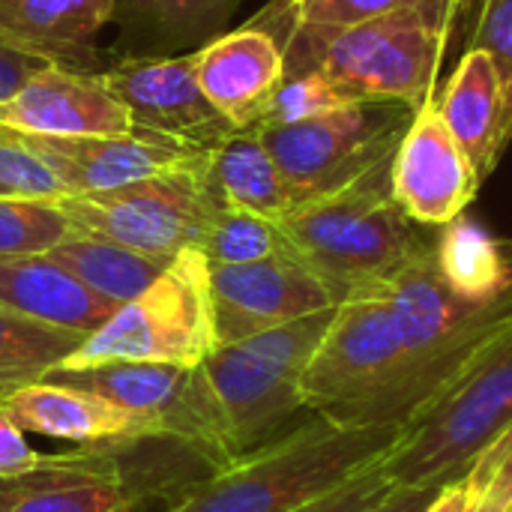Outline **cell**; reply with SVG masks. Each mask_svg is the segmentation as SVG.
I'll return each mask as SVG.
<instances>
[{"label":"cell","mask_w":512,"mask_h":512,"mask_svg":"<svg viewBox=\"0 0 512 512\" xmlns=\"http://www.w3.org/2000/svg\"><path fill=\"white\" fill-rule=\"evenodd\" d=\"M111 18L114 0H0V39L81 69Z\"/></svg>","instance_id":"21"},{"label":"cell","mask_w":512,"mask_h":512,"mask_svg":"<svg viewBox=\"0 0 512 512\" xmlns=\"http://www.w3.org/2000/svg\"><path fill=\"white\" fill-rule=\"evenodd\" d=\"M384 462H387V459H384ZM384 462H378V465L366 468V471H363V474H357L354 480L342 483L339 489H333V492H327V495L315 498L312 504H306V507H300V510H294V512H363V510H369L372 504H378V501H381V498H384V495H387V492L396 486Z\"/></svg>","instance_id":"34"},{"label":"cell","mask_w":512,"mask_h":512,"mask_svg":"<svg viewBox=\"0 0 512 512\" xmlns=\"http://www.w3.org/2000/svg\"><path fill=\"white\" fill-rule=\"evenodd\" d=\"M45 255L57 261L63 270H69L90 291L120 306L135 300L168 267L165 258H153L84 231H72L63 243H57Z\"/></svg>","instance_id":"26"},{"label":"cell","mask_w":512,"mask_h":512,"mask_svg":"<svg viewBox=\"0 0 512 512\" xmlns=\"http://www.w3.org/2000/svg\"><path fill=\"white\" fill-rule=\"evenodd\" d=\"M408 3L414 0H270L255 18H249V24L267 30L279 42L288 75L300 66V60L318 39L387 15Z\"/></svg>","instance_id":"24"},{"label":"cell","mask_w":512,"mask_h":512,"mask_svg":"<svg viewBox=\"0 0 512 512\" xmlns=\"http://www.w3.org/2000/svg\"><path fill=\"white\" fill-rule=\"evenodd\" d=\"M54 60L33 54L27 48H18L6 39H0V102L15 96L36 72L48 69Z\"/></svg>","instance_id":"36"},{"label":"cell","mask_w":512,"mask_h":512,"mask_svg":"<svg viewBox=\"0 0 512 512\" xmlns=\"http://www.w3.org/2000/svg\"><path fill=\"white\" fill-rule=\"evenodd\" d=\"M0 306L36 324L90 336L120 303L90 291L48 255L0 258Z\"/></svg>","instance_id":"17"},{"label":"cell","mask_w":512,"mask_h":512,"mask_svg":"<svg viewBox=\"0 0 512 512\" xmlns=\"http://www.w3.org/2000/svg\"><path fill=\"white\" fill-rule=\"evenodd\" d=\"M336 315V306L255 333L249 339L219 345L204 360V372L219 396L237 456H246L291 426L288 420L306 408L303 378Z\"/></svg>","instance_id":"5"},{"label":"cell","mask_w":512,"mask_h":512,"mask_svg":"<svg viewBox=\"0 0 512 512\" xmlns=\"http://www.w3.org/2000/svg\"><path fill=\"white\" fill-rule=\"evenodd\" d=\"M216 198L210 153H201L117 189L63 195L57 207L75 231L171 261L183 249L198 246Z\"/></svg>","instance_id":"8"},{"label":"cell","mask_w":512,"mask_h":512,"mask_svg":"<svg viewBox=\"0 0 512 512\" xmlns=\"http://www.w3.org/2000/svg\"><path fill=\"white\" fill-rule=\"evenodd\" d=\"M279 228L333 303L384 291L435 234L411 222L393 195V156L345 189L291 207Z\"/></svg>","instance_id":"1"},{"label":"cell","mask_w":512,"mask_h":512,"mask_svg":"<svg viewBox=\"0 0 512 512\" xmlns=\"http://www.w3.org/2000/svg\"><path fill=\"white\" fill-rule=\"evenodd\" d=\"M0 195L33 201H60L66 195L57 174L6 126H0Z\"/></svg>","instance_id":"31"},{"label":"cell","mask_w":512,"mask_h":512,"mask_svg":"<svg viewBox=\"0 0 512 512\" xmlns=\"http://www.w3.org/2000/svg\"><path fill=\"white\" fill-rule=\"evenodd\" d=\"M459 15L456 0H414L318 39L288 75L321 72L348 102H402L417 111L438 93L441 60Z\"/></svg>","instance_id":"3"},{"label":"cell","mask_w":512,"mask_h":512,"mask_svg":"<svg viewBox=\"0 0 512 512\" xmlns=\"http://www.w3.org/2000/svg\"><path fill=\"white\" fill-rule=\"evenodd\" d=\"M216 345L210 264L198 249H183L57 369H87L99 363L201 366Z\"/></svg>","instance_id":"6"},{"label":"cell","mask_w":512,"mask_h":512,"mask_svg":"<svg viewBox=\"0 0 512 512\" xmlns=\"http://www.w3.org/2000/svg\"><path fill=\"white\" fill-rule=\"evenodd\" d=\"M348 105L342 93L321 75V72H300V75H285L282 84L276 87L264 117L258 126H285V123H300L309 117H321L327 111H336Z\"/></svg>","instance_id":"30"},{"label":"cell","mask_w":512,"mask_h":512,"mask_svg":"<svg viewBox=\"0 0 512 512\" xmlns=\"http://www.w3.org/2000/svg\"><path fill=\"white\" fill-rule=\"evenodd\" d=\"M243 0H114L123 57L192 54L222 33Z\"/></svg>","instance_id":"20"},{"label":"cell","mask_w":512,"mask_h":512,"mask_svg":"<svg viewBox=\"0 0 512 512\" xmlns=\"http://www.w3.org/2000/svg\"><path fill=\"white\" fill-rule=\"evenodd\" d=\"M0 405L24 432L69 441L78 447L135 432H150L144 423H138L129 411L117 408L114 402L54 381H33L0 390Z\"/></svg>","instance_id":"18"},{"label":"cell","mask_w":512,"mask_h":512,"mask_svg":"<svg viewBox=\"0 0 512 512\" xmlns=\"http://www.w3.org/2000/svg\"><path fill=\"white\" fill-rule=\"evenodd\" d=\"M0 198H3V195H0Z\"/></svg>","instance_id":"41"},{"label":"cell","mask_w":512,"mask_h":512,"mask_svg":"<svg viewBox=\"0 0 512 512\" xmlns=\"http://www.w3.org/2000/svg\"><path fill=\"white\" fill-rule=\"evenodd\" d=\"M102 78L126 105L132 126L165 135L195 153H213L234 132L204 96L192 54L120 57Z\"/></svg>","instance_id":"11"},{"label":"cell","mask_w":512,"mask_h":512,"mask_svg":"<svg viewBox=\"0 0 512 512\" xmlns=\"http://www.w3.org/2000/svg\"><path fill=\"white\" fill-rule=\"evenodd\" d=\"M512 429V321L432 399L387 456L396 486L441 489Z\"/></svg>","instance_id":"4"},{"label":"cell","mask_w":512,"mask_h":512,"mask_svg":"<svg viewBox=\"0 0 512 512\" xmlns=\"http://www.w3.org/2000/svg\"><path fill=\"white\" fill-rule=\"evenodd\" d=\"M42 462H45V453H36L27 444L24 429L0 405V483L30 477L42 468Z\"/></svg>","instance_id":"35"},{"label":"cell","mask_w":512,"mask_h":512,"mask_svg":"<svg viewBox=\"0 0 512 512\" xmlns=\"http://www.w3.org/2000/svg\"><path fill=\"white\" fill-rule=\"evenodd\" d=\"M42 381L96 393L129 411L150 432L174 435L198 447L219 468L240 459L204 363H99L87 369H51Z\"/></svg>","instance_id":"10"},{"label":"cell","mask_w":512,"mask_h":512,"mask_svg":"<svg viewBox=\"0 0 512 512\" xmlns=\"http://www.w3.org/2000/svg\"><path fill=\"white\" fill-rule=\"evenodd\" d=\"M435 258L444 279L471 300H501L512 294V240L492 237L465 216L438 228Z\"/></svg>","instance_id":"25"},{"label":"cell","mask_w":512,"mask_h":512,"mask_svg":"<svg viewBox=\"0 0 512 512\" xmlns=\"http://www.w3.org/2000/svg\"><path fill=\"white\" fill-rule=\"evenodd\" d=\"M402 372L405 348L387 294L345 300L306 369V408L345 426H387Z\"/></svg>","instance_id":"7"},{"label":"cell","mask_w":512,"mask_h":512,"mask_svg":"<svg viewBox=\"0 0 512 512\" xmlns=\"http://www.w3.org/2000/svg\"><path fill=\"white\" fill-rule=\"evenodd\" d=\"M468 510V486L465 477L456 483L441 486V492L435 495V501L426 507V512H465Z\"/></svg>","instance_id":"38"},{"label":"cell","mask_w":512,"mask_h":512,"mask_svg":"<svg viewBox=\"0 0 512 512\" xmlns=\"http://www.w3.org/2000/svg\"><path fill=\"white\" fill-rule=\"evenodd\" d=\"M192 63L204 96L234 129L258 126L285 78L279 42L252 24L213 36L192 51Z\"/></svg>","instance_id":"16"},{"label":"cell","mask_w":512,"mask_h":512,"mask_svg":"<svg viewBox=\"0 0 512 512\" xmlns=\"http://www.w3.org/2000/svg\"><path fill=\"white\" fill-rule=\"evenodd\" d=\"M9 132L57 174L66 195L117 189L201 156L165 135L138 126L126 135H30L18 129Z\"/></svg>","instance_id":"14"},{"label":"cell","mask_w":512,"mask_h":512,"mask_svg":"<svg viewBox=\"0 0 512 512\" xmlns=\"http://www.w3.org/2000/svg\"><path fill=\"white\" fill-rule=\"evenodd\" d=\"M480 177L450 135L438 93L411 117L393 156V195L402 213L423 228H444L459 219L480 192Z\"/></svg>","instance_id":"13"},{"label":"cell","mask_w":512,"mask_h":512,"mask_svg":"<svg viewBox=\"0 0 512 512\" xmlns=\"http://www.w3.org/2000/svg\"><path fill=\"white\" fill-rule=\"evenodd\" d=\"M72 231L75 228L57 201L0 198V258L45 255Z\"/></svg>","instance_id":"29"},{"label":"cell","mask_w":512,"mask_h":512,"mask_svg":"<svg viewBox=\"0 0 512 512\" xmlns=\"http://www.w3.org/2000/svg\"><path fill=\"white\" fill-rule=\"evenodd\" d=\"M210 183L225 204L267 216L273 222H279L294 207L285 177L258 126L234 129L210 153Z\"/></svg>","instance_id":"23"},{"label":"cell","mask_w":512,"mask_h":512,"mask_svg":"<svg viewBox=\"0 0 512 512\" xmlns=\"http://www.w3.org/2000/svg\"><path fill=\"white\" fill-rule=\"evenodd\" d=\"M438 492L441 489H426V486H393L378 504L363 512H426Z\"/></svg>","instance_id":"37"},{"label":"cell","mask_w":512,"mask_h":512,"mask_svg":"<svg viewBox=\"0 0 512 512\" xmlns=\"http://www.w3.org/2000/svg\"><path fill=\"white\" fill-rule=\"evenodd\" d=\"M438 111L474 165L480 183L492 177L504 150L510 147L504 126V90L498 69L486 51L468 48L456 72L438 93Z\"/></svg>","instance_id":"19"},{"label":"cell","mask_w":512,"mask_h":512,"mask_svg":"<svg viewBox=\"0 0 512 512\" xmlns=\"http://www.w3.org/2000/svg\"><path fill=\"white\" fill-rule=\"evenodd\" d=\"M195 249L207 258L210 267H216V264L261 261V258L279 255L291 246H288L279 222L249 213V210H240V207H231L222 198H216Z\"/></svg>","instance_id":"28"},{"label":"cell","mask_w":512,"mask_h":512,"mask_svg":"<svg viewBox=\"0 0 512 512\" xmlns=\"http://www.w3.org/2000/svg\"><path fill=\"white\" fill-rule=\"evenodd\" d=\"M456 3H459V9H462V15H465V12H468V9H471L477 0H456Z\"/></svg>","instance_id":"40"},{"label":"cell","mask_w":512,"mask_h":512,"mask_svg":"<svg viewBox=\"0 0 512 512\" xmlns=\"http://www.w3.org/2000/svg\"><path fill=\"white\" fill-rule=\"evenodd\" d=\"M414 117L402 102H348L321 117L285 126H258L273 153L294 207L333 195L396 156Z\"/></svg>","instance_id":"9"},{"label":"cell","mask_w":512,"mask_h":512,"mask_svg":"<svg viewBox=\"0 0 512 512\" xmlns=\"http://www.w3.org/2000/svg\"><path fill=\"white\" fill-rule=\"evenodd\" d=\"M15 498H18V486H15V480H12V483H0V512L12 510Z\"/></svg>","instance_id":"39"},{"label":"cell","mask_w":512,"mask_h":512,"mask_svg":"<svg viewBox=\"0 0 512 512\" xmlns=\"http://www.w3.org/2000/svg\"><path fill=\"white\" fill-rule=\"evenodd\" d=\"M477 21L468 48L486 51L504 90V126L512 141V0H477Z\"/></svg>","instance_id":"32"},{"label":"cell","mask_w":512,"mask_h":512,"mask_svg":"<svg viewBox=\"0 0 512 512\" xmlns=\"http://www.w3.org/2000/svg\"><path fill=\"white\" fill-rule=\"evenodd\" d=\"M210 300L219 345L336 306L321 279L291 249L249 264L210 267Z\"/></svg>","instance_id":"12"},{"label":"cell","mask_w":512,"mask_h":512,"mask_svg":"<svg viewBox=\"0 0 512 512\" xmlns=\"http://www.w3.org/2000/svg\"><path fill=\"white\" fill-rule=\"evenodd\" d=\"M402 426H345L312 414L240 456L165 512H294L384 462Z\"/></svg>","instance_id":"2"},{"label":"cell","mask_w":512,"mask_h":512,"mask_svg":"<svg viewBox=\"0 0 512 512\" xmlns=\"http://www.w3.org/2000/svg\"><path fill=\"white\" fill-rule=\"evenodd\" d=\"M0 126L30 135H126L132 117L102 72L51 63L0 102Z\"/></svg>","instance_id":"15"},{"label":"cell","mask_w":512,"mask_h":512,"mask_svg":"<svg viewBox=\"0 0 512 512\" xmlns=\"http://www.w3.org/2000/svg\"><path fill=\"white\" fill-rule=\"evenodd\" d=\"M84 339V333L36 324L0 306V390L42 381Z\"/></svg>","instance_id":"27"},{"label":"cell","mask_w":512,"mask_h":512,"mask_svg":"<svg viewBox=\"0 0 512 512\" xmlns=\"http://www.w3.org/2000/svg\"><path fill=\"white\" fill-rule=\"evenodd\" d=\"M465 486V512H512V429L474 459Z\"/></svg>","instance_id":"33"},{"label":"cell","mask_w":512,"mask_h":512,"mask_svg":"<svg viewBox=\"0 0 512 512\" xmlns=\"http://www.w3.org/2000/svg\"><path fill=\"white\" fill-rule=\"evenodd\" d=\"M18 498L9 512H138V498L111 474L90 468L78 453L45 456L42 468L15 480Z\"/></svg>","instance_id":"22"}]
</instances>
